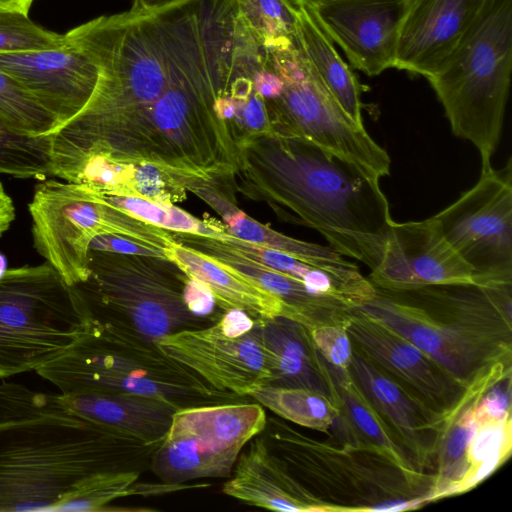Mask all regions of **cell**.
Listing matches in <instances>:
<instances>
[{"label":"cell","mask_w":512,"mask_h":512,"mask_svg":"<svg viewBox=\"0 0 512 512\" xmlns=\"http://www.w3.org/2000/svg\"><path fill=\"white\" fill-rule=\"evenodd\" d=\"M248 398L296 425L330 434L339 408L328 396L306 388L266 385Z\"/></svg>","instance_id":"29"},{"label":"cell","mask_w":512,"mask_h":512,"mask_svg":"<svg viewBox=\"0 0 512 512\" xmlns=\"http://www.w3.org/2000/svg\"><path fill=\"white\" fill-rule=\"evenodd\" d=\"M346 330L352 347L432 411L443 414L468 384L384 323L355 308Z\"/></svg>","instance_id":"15"},{"label":"cell","mask_w":512,"mask_h":512,"mask_svg":"<svg viewBox=\"0 0 512 512\" xmlns=\"http://www.w3.org/2000/svg\"><path fill=\"white\" fill-rule=\"evenodd\" d=\"M14 219V204L0 182V237L10 228Z\"/></svg>","instance_id":"39"},{"label":"cell","mask_w":512,"mask_h":512,"mask_svg":"<svg viewBox=\"0 0 512 512\" xmlns=\"http://www.w3.org/2000/svg\"><path fill=\"white\" fill-rule=\"evenodd\" d=\"M180 0H134L130 11L135 13H152L169 7Z\"/></svg>","instance_id":"40"},{"label":"cell","mask_w":512,"mask_h":512,"mask_svg":"<svg viewBox=\"0 0 512 512\" xmlns=\"http://www.w3.org/2000/svg\"><path fill=\"white\" fill-rule=\"evenodd\" d=\"M369 281L385 290L429 285L477 284L473 269L444 237L432 216L393 223L379 264Z\"/></svg>","instance_id":"16"},{"label":"cell","mask_w":512,"mask_h":512,"mask_svg":"<svg viewBox=\"0 0 512 512\" xmlns=\"http://www.w3.org/2000/svg\"><path fill=\"white\" fill-rule=\"evenodd\" d=\"M332 369L338 388L339 414L328 436L338 442L373 448L406 470L420 471L354 382L348 369Z\"/></svg>","instance_id":"26"},{"label":"cell","mask_w":512,"mask_h":512,"mask_svg":"<svg viewBox=\"0 0 512 512\" xmlns=\"http://www.w3.org/2000/svg\"><path fill=\"white\" fill-rule=\"evenodd\" d=\"M7 269V259L2 253H0V278L4 275Z\"/></svg>","instance_id":"43"},{"label":"cell","mask_w":512,"mask_h":512,"mask_svg":"<svg viewBox=\"0 0 512 512\" xmlns=\"http://www.w3.org/2000/svg\"><path fill=\"white\" fill-rule=\"evenodd\" d=\"M262 49L282 81L281 91L264 99L274 133L307 140L379 179L390 175L386 150L339 106L308 64L296 39L288 46Z\"/></svg>","instance_id":"11"},{"label":"cell","mask_w":512,"mask_h":512,"mask_svg":"<svg viewBox=\"0 0 512 512\" xmlns=\"http://www.w3.org/2000/svg\"><path fill=\"white\" fill-rule=\"evenodd\" d=\"M188 278L167 257L90 250L88 275L71 288L87 318L124 326L156 342L212 324L189 309Z\"/></svg>","instance_id":"8"},{"label":"cell","mask_w":512,"mask_h":512,"mask_svg":"<svg viewBox=\"0 0 512 512\" xmlns=\"http://www.w3.org/2000/svg\"><path fill=\"white\" fill-rule=\"evenodd\" d=\"M407 6L408 0H325L310 9L351 65L376 76L394 67Z\"/></svg>","instance_id":"18"},{"label":"cell","mask_w":512,"mask_h":512,"mask_svg":"<svg viewBox=\"0 0 512 512\" xmlns=\"http://www.w3.org/2000/svg\"><path fill=\"white\" fill-rule=\"evenodd\" d=\"M481 172L477 183L433 217L479 285L512 283V169Z\"/></svg>","instance_id":"13"},{"label":"cell","mask_w":512,"mask_h":512,"mask_svg":"<svg viewBox=\"0 0 512 512\" xmlns=\"http://www.w3.org/2000/svg\"><path fill=\"white\" fill-rule=\"evenodd\" d=\"M160 443L71 413L0 424V511H108L147 496L138 479Z\"/></svg>","instance_id":"2"},{"label":"cell","mask_w":512,"mask_h":512,"mask_svg":"<svg viewBox=\"0 0 512 512\" xmlns=\"http://www.w3.org/2000/svg\"><path fill=\"white\" fill-rule=\"evenodd\" d=\"M66 43L65 34H57L36 25L27 14L0 10V53L58 48Z\"/></svg>","instance_id":"34"},{"label":"cell","mask_w":512,"mask_h":512,"mask_svg":"<svg viewBox=\"0 0 512 512\" xmlns=\"http://www.w3.org/2000/svg\"><path fill=\"white\" fill-rule=\"evenodd\" d=\"M250 33L238 15L203 44L187 50L144 48L99 76L86 106L51 134V161L101 156L147 163L186 189L234 182L238 135L220 102Z\"/></svg>","instance_id":"1"},{"label":"cell","mask_w":512,"mask_h":512,"mask_svg":"<svg viewBox=\"0 0 512 512\" xmlns=\"http://www.w3.org/2000/svg\"><path fill=\"white\" fill-rule=\"evenodd\" d=\"M222 492L248 505L274 511L324 512L270 448L263 433L240 453Z\"/></svg>","instance_id":"21"},{"label":"cell","mask_w":512,"mask_h":512,"mask_svg":"<svg viewBox=\"0 0 512 512\" xmlns=\"http://www.w3.org/2000/svg\"><path fill=\"white\" fill-rule=\"evenodd\" d=\"M485 0H408L394 67L426 78L458 46Z\"/></svg>","instance_id":"19"},{"label":"cell","mask_w":512,"mask_h":512,"mask_svg":"<svg viewBox=\"0 0 512 512\" xmlns=\"http://www.w3.org/2000/svg\"><path fill=\"white\" fill-rule=\"evenodd\" d=\"M87 326L78 297L47 261L7 269L0 278V379L60 357Z\"/></svg>","instance_id":"9"},{"label":"cell","mask_w":512,"mask_h":512,"mask_svg":"<svg viewBox=\"0 0 512 512\" xmlns=\"http://www.w3.org/2000/svg\"><path fill=\"white\" fill-rule=\"evenodd\" d=\"M155 343L213 388L239 398H248L272 381L274 357L261 321H255L245 333L232 334L217 320L208 326L168 334Z\"/></svg>","instance_id":"14"},{"label":"cell","mask_w":512,"mask_h":512,"mask_svg":"<svg viewBox=\"0 0 512 512\" xmlns=\"http://www.w3.org/2000/svg\"><path fill=\"white\" fill-rule=\"evenodd\" d=\"M226 231L239 239L286 253L312 267L329 272L346 281H360L365 277L359 267L331 246H323L284 235L262 224L238 207L222 217Z\"/></svg>","instance_id":"28"},{"label":"cell","mask_w":512,"mask_h":512,"mask_svg":"<svg viewBox=\"0 0 512 512\" xmlns=\"http://www.w3.org/2000/svg\"><path fill=\"white\" fill-rule=\"evenodd\" d=\"M315 346L332 367L348 369L353 347L346 326L325 325L310 330Z\"/></svg>","instance_id":"37"},{"label":"cell","mask_w":512,"mask_h":512,"mask_svg":"<svg viewBox=\"0 0 512 512\" xmlns=\"http://www.w3.org/2000/svg\"><path fill=\"white\" fill-rule=\"evenodd\" d=\"M90 250L165 257L164 252L160 250L126 237L111 234L95 236L90 242Z\"/></svg>","instance_id":"38"},{"label":"cell","mask_w":512,"mask_h":512,"mask_svg":"<svg viewBox=\"0 0 512 512\" xmlns=\"http://www.w3.org/2000/svg\"><path fill=\"white\" fill-rule=\"evenodd\" d=\"M87 331L38 370L61 394L116 393L154 398L177 409L237 401L124 326L87 318Z\"/></svg>","instance_id":"5"},{"label":"cell","mask_w":512,"mask_h":512,"mask_svg":"<svg viewBox=\"0 0 512 512\" xmlns=\"http://www.w3.org/2000/svg\"><path fill=\"white\" fill-rule=\"evenodd\" d=\"M267 422L258 402L232 401L178 409L149 468L165 483L228 478L246 447Z\"/></svg>","instance_id":"12"},{"label":"cell","mask_w":512,"mask_h":512,"mask_svg":"<svg viewBox=\"0 0 512 512\" xmlns=\"http://www.w3.org/2000/svg\"><path fill=\"white\" fill-rule=\"evenodd\" d=\"M0 119L14 132L30 137L48 136L59 128L55 117L1 69Z\"/></svg>","instance_id":"33"},{"label":"cell","mask_w":512,"mask_h":512,"mask_svg":"<svg viewBox=\"0 0 512 512\" xmlns=\"http://www.w3.org/2000/svg\"><path fill=\"white\" fill-rule=\"evenodd\" d=\"M66 409L78 417L114 428L148 442L165 437L175 406L133 394H59Z\"/></svg>","instance_id":"25"},{"label":"cell","mask_w":512,"mask_h":512,"mask_svg":"<svg viewBox=\"0 0 512 512\" xmlns=\"http://www.w3.org/2000/svg\"><path fill=\"white\" fill-rule=\"evenodd\" d=\"M238 147L237 192L316 230L341 255L379 264L394 223L379 178L299 137L259 134Z\"/></svg>","instance_id":"3"},{"label":"cell","mask_w":512,"mask_h":512,"mask_svg":"<svg viewBox=\"0 0 512 512\" xmlns=\"http://www.w3.org/2000/svg\"><path fill=\"white\" fill-rule=\"evenodd\" d=\"M348 372L413 465L432 472L441 414L426 407L354 349Z\"/></svg>","instance_id":"20"},{"label":"cell","mask_w":512,"mask_h":512,"mask_svg":"<svg viewBox=\"0 0 512 512\" xmlns=\"http://www.w3.org/2000/svg\"><path fill=\"white\" fill-rule=\"evenodd\" d=\"M296 6L302 5L306 7H313L314 5L325 0H291Z\"/></svg>","instance_id":"42"},{"label":"cell","mask_w":512,"mask_h":512,"mask_svg":"<svg viewBox=\"0 0 512 512\" xmlns=\"http://www.w3.org/2000/svg\"><path fill=\"white\" fill-rule=\"evenodd\" d=\"M103 196L111 205L172 232L198 234L222 240L229 236L223 222L211 218L198 219L174 204L159 203L137 197Z\"/></svg>","instance_id":"31"},{"label":"cell","mask_w":512,"mask_h":512,"mask_svg":"<svg viewBox=\"0 0 512 512\" xmlns=\"http://www.w3.org/2000/svg\"><path fill=\"white\" fill-rule=\"evenodd\" d=\"M261 324L274 357L269 385L312 389L328 396L338 406L333 369L317 350L310 330L283 317Z\"/></svg>","instance_id":"24"},{"label":"cell","mask_w":512,"mask_h":512,"mask_svg":"<svg viewBox=\"0 0 512 512\" xmlns=\"http://www.w3.org/2000/svg\"><path fill=\"white\" fill-rule=\"evenodd\" d=\"M240 22L264 49L292 44L297 6L291 0H233Z\"/></svg>","instance_id":"30"},{"label":"cell","mask_w":512,"mask_h":512,"mask_svg":"<svg viewBox=\"0 0 512 512\" xmlns=\"http://www.w3.org/2000/svg\"><path fill=\"white\" fill-rule=\"evenodd\" d=\"M0 69L51 113L59 128L86 106L100 73L95 59L68 38L58 48L0 53Z\"/></svg>","instance_id":"17"},{"label":"cell","mask_w":512,"mask_h":512,"mask_svg":"<svg viewBox=\"0 0 512 512\" xmlns=\"http://www.w3.org/2000/svg\"><path fill=\"white\" fill-rule=\"evenodd\" d=\"M69 413L59 394L35 391L17 383L0 384V424Z\"/></svg>","instance_id":"35"},{"label":"cell","mask_w":512,"mask_h":512,"mask_svg":"<svg viewBox=\"0 0 512 512\" xmlns=\"http://www.w3.org/2000/svg\"><path fill=\"white\" fill-rule=\"evenodd\" d=\"M324 512H399L428 504L433 474L409 471L365 446L319 440L278 416L262 432Z\"/></svg>","instance_id":"6"},{"label":"cell","mask_w":512,"mask_h":512,"mask_svg":"<svg viewBox=\"0 0 512 512\" xmlns=\"http://www.w3.org/2000/svg\"><path fill=\"white\" fill-rule=\"evenodd\" d=\"M358 307L469 384L498 362H512V283L377 288Z\"/></svg>","instance_id":"4"},{"label":"cell","mask_w":512,"mask_h":512,"mask_svg":"<svg viewBox=\"0 0 512 512\" xmlns=\"http://www.w3.org/2000/svg\"><path fill=\"white\" fill-rule=\"evenodd\" d=\"M172 235L175 241L244 274L281 298L286 307V319L309 330L325 325L346 326L353 310L310 293L301 279L236 255L216 238L181 232H172Z\"/></svg>","instance_id":"22"},{"label":"cell","mask_w":512,"mask_h":512,"mask_svg":"<svg viewBox=\"0 0 512 512\" xmlns=\"http://www.w3.org/2000/svg\"><path fill=\"white\" fill-rule=\"evenodd\" d=\"M28 208L35 249L69 286L87 277L89 245L97 235L126 237L162 252L174 242L171 231L111 205L89 187L67 181H41Z\"/></svg>","instance_id":"10"},{"label":"cell","mask_w":512,"mask_h":512,"mask_svg":"<svg viewBox=\"0 0 512 512\" xmlns=\"http://www.w3.org/2000/svg\"><path fill=\"white\" fill-rule=\"evenodd\" d=\"M295 39L308 64L339 106L353 121L363 125L361 85L306 6H297Z\"/></svg>","instance_id":"27"},{"label":"cell","mask_w":512,"mask_h":512,"mask_svg":"<svg viewBox=\"0 0 512 512\" xmlns=\"http://www.w3.org/2000/svg\"><path fill=\"white\" fill-rule=\"evenodd\" d=\"M164 255L188 276L203 283L213 294L219 309H238L254 321L285 318L281 298L244 274L174 240Z\"/></svg>","instance_id":"23"},{"label":"cell","mask_w":512,"mask_h":512,"mask_svg":"<svg viewBox=\"0 0 512 512\" xmlns=\"http://www.w3.org/2000/svg\"><path fill=\"white\" fill-rule=\"evenodd\" d=\"M34 0H0V10L18 11L27 14Z\"/></svg>","instance_id":"41"},{"label":"cell","mask_w":512,"mask_h":512,"mask_svg":"<svg viewBox=\"0 0 512 512\" xmlns=\"http://www.w3.org/2000/svg\"><path fill=\"white\" fill-rule=\"evenodd\" d=\"M217 240L225 249L236 255L253 260L272 269L290 274L301 280L308 271L313 268L312 266L297 260L286 253L251 243L232 235H229L224 240Z\"/></svg>","instance_id":"36"},{"label":"cell","mask_w":512,"mask_h":512,"mask_svg":"<svg viewBox=\"0 0 512 512\" xmlns=\"http://www.w3.org/2000/svg\"><path fill=\"white\" fill-rule=\"evenodd\" d=\"M0 174L44 180L51 173V136L20 135L0 119Z\"/></svg>","instance_id":"32"},{"label":"cell","mask_w":512,"mask_h":512,"mask_svg":"<svg viewBox=\"0 0 512 512\" xmlns=\"http://www.w3.org/2000/svg\"><path fill=\"white\" fill-rule=\"evenodd\" d=\"M512 70V0H485L458 46L427 80L455 136L470 141L481 172L492 168Z\"/></svg>","instance_id":"7"}]
</instances>
